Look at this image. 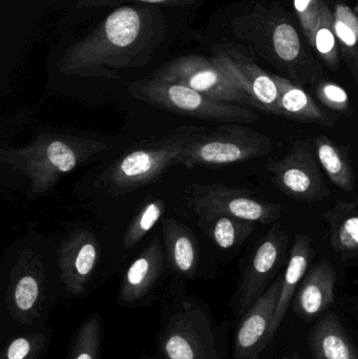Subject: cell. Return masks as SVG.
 Masks as SVG:
<instances>
[{
  "label": "cell",
  "mask_w": 358,
  "mask_h": 359,
  "mask_svg": "<svg viewBox=\"0 0 358 359\" xmlns=\"http://www.w3.org/2000/svg\"><path fill=\"white\" fill-rule=\"evenodd\" d=\"M231 323L219 326L203 299L174 280L162 297L158 354L165 359H228Z\"/></svg>",
  "instance_id": "1"
},
{
  "label": "cell",
  "mask_w": 358,
  "mask_h": 359,
  "mask_svg": "<svg viewBox=\"0 0 358 359\" xmlns=\"http://www.w3.org/2000/svg\"><path fill=\"white\" fill-rule=\"evenodd\" d=\"M109 149L106 143L85 137L43 134L29 144L2 149L0 161L29 180L35 196L50 191L64 175Z\"/></svg>",
  "instance_id": "2"
},
{
  "label": "cell",
  "mask_w": 358,
  "mask_h": 359,
  "mask_svg": "<svg viewBox=\"0 0 358 359\" xmlns=\"http://www.w3.org/2000/svg\"><path fill=\"white\" fill-rule=\"evenodd\" d=\"M199 130L195 126H181L170 134L137 145L115 160L97 184L111 196H120L153 183L181 164L185 147Z\"/></svg>",
  "instance_id": "3"
},
{
  "label": "cell",
  "mask_w": 358,
  "mask_h": 359,
  "mask_svg": "<svg viewBox=\"0 0 358 359\" xmlns=\"http://www.w3.org/2000/svg\"><path fill=\"white\" fill-rule=\"evenodd\" d=\"M130 90L134 98L151 107L202 121L247 124L259 119L256 111L244 105L214 100L188 86L155 78L132 82Z\"/></svg>",
  "instance_id": "4"
},
{
  "label": "cell",
  "mask_w": 358,
  "mask_h": 359,
  "mask_svg": "<svg viewBox=\"0 0 358 359\" xmlns=\"http://www.w3.org/2000/svg\"><path fill=\"white\" fill-rule=\"evenodd\" d=\"M273 147L269 137L242 124L200 128L185 147L181 164L187 168L230 165L263 157Z\"/></svg>",
  "instance_id": "5"
},
{
  "label": "cell",
  "mask_w": 358,
  "mask_h": 359,
  "mask_svg": "<svg viewBox=\"0 0 358 359\" xmlns=\"http://www.w3.org/2000/svg\"><path fill=\"white\" fill-rule=\"evenodd\" d=\"M141 29V16L135 8L115 11L103 25V41L92 42V46H80L62 63L63 71L77 75H102L111 67H125L121 55H126V50L137 41ZM126 56L132 62L128 55Z\"/></svg>",
  "instance_id": "6"
},
{
  "label": "cell",
  "mask_w": 358,
  "mask_h": 359,
  "mask_svg": "<svg viewBox=\"0 0 358 359\" xmlns=\"http://www.w3.org/2000/svg\"><path fill=\"white\" fill-rule=\"evenodd\" d=\"M8 316L25 327L46 324L53 307L42 262L32 249H25L15 263L6 291Z\"/></svg>",
  "instance_id": "7"
},
{
  "label": "cell",
  "mask_w": 358,
  "mask_h": 359,
  "mask_svg": "<svg viewBox=\"0 0 358 359\" xmlns=\"http://www.w3.org/2000/svg\"><path fill=\"white\" fill-rule=\"evenodd\" d=\"M288 236L275 225L259 243L247 262L229 308L240 318L269 288L285 263Z\"/></svg>",
  "instance_id": "8"
},
{
  "label": "cell",
  "mask_w": 358,
  "mask_h": 359,
  "mask_svg": "<svg viewBox=\"0 0 358 359\" xmlns=\"http://www.w3.org/2000/svg\"><path fill=\"white\" fill-rule=\"evenodd\" d=\"M187 204L199 217L225 215L261 224L277 221L285 209L277 203L254 198L248 190L221 184L193 185Z\"/></svg>",
  "instance_id": "9"
},
{
  "label": "cell",
  "mask_w": 358,
  "mask_h": 359,
  "mask_svg": "<svg viewBox=\"0 0 358 359\" xmlns=\"http://www.w3.org/2000/svg\"><path fill=\"white\" fill-rule=\"evenodd\" d=\"M271 181L292 200L317 202L329 196L315 147L306 140L296 141L285 157L267 164Z\"/></svg>",
  "instance_id": "10"
},
{
  "label": "cell",
  "mask_w": 358,
  "mask_h": 359,
  "mask_svg": "<svg viewBox=\"0 0 358 359\" xmlns=\"http://www.w3.org/2000/svg\"><path fill=\"white\" fill-rule=\"evenodd\" d=\"M151 78L188 86L208 98L252 107L250 99L223 73L214 59L191 55L174 59Z\"/></svg>",
  "instance_id": "11"
},
{
  "label": "cell",
  "mask_w": 358,
  "mask_h": 359,
  "mask_svg": "<svg viewBox=\"0 0 358 359\" xmlns=\"http://www.w3.org/2000/svg\"><path fill=\"white\" fill-rule=\"evenodd\" d=\"M98 261V241L90 230H75L61 243L57 250L59 278L69 297L81 299L94 290Z\"/></svg>",
  "instance_id": "12"
},
{
  "label": "cell",
  "mask_w": 358,
  "mask_h": 359,
  "mask_svg": "<svg viewBox=\"0 0 358 359\" xmlns=\"http://www.w3.org/2000/svg\"><path fill=\"white\" fill-rule=\"evenodd\" d=\"M282 282L283 273H280L264 294L241 318H237L231 359H260L270 345L269 335L281 294Z\"/></svg>",
  "instance_id": "13"
},
{
  "label": "cell",
  "mask_w": 358,
  "mask_h": 359,
  "mask_svg": "<svg viewBox=\"0 0 358 359\" xmlns=\"http://www.w3.org/2000/svg\"><path fill=\"white\" fill-rule=\"evenodd\" d=\"M166 267L163 244L159 238H155L122 276L118 291V305L136 309L155 303Z\"/></svg>",
  "instance_id": "14"
},
{
  "label": "cell",
  "mask_w": 358,
  "mask_h": 359,
  "mask_svg": "<svg viewBox=\"0 0 358 359\" xmlns=\"http://www.w3.org/2000/svg\"><path fill=\"white\" fill-rule=\"evenodd\" d=\"M338 273L330 262L321 261L303 278L292 299L294 313L305 323H315L329 311L336 299Z\"/></svg>",
  "instance_id": "15"
},
{
  "label": "cell",
  "mask_w": 358,
  "mask_h": 359,
  "mask_svg": "<svg viewBox=\"0 0 358 359\" xmlns=\"http://www.w3.org/2000/svg\"><path fill=\"white\" fill-rule=\"evenodd\" d=\"M223 73L250 99L252 107L271 115L279 116L277 102L279 90L273 76L243 59L226 55L214 57Z\"/></svg>",
  "instance_id": "16"
},
{
  "label": "cell",
  "mask_w": 358,
  "mask_h": 359,
  "mask_svg": "<svg viewBox=\"0 0 358 359\" xmlns=\"http://www.w3.org/2000/svg\"><path fill=\"white\" fill-rule=\"evenodd\" d=\"M307 341L312 359H358L357 345L332 310L312 323Z\"/></svg>",
  "instance_id": "17"
},
{
  "label": "cell",
  "mask_w": 358,
  "mask_h": 359,
  "mask_svg": "<svg viewBox=\"0 0 358 359\" xmlns=\"http://www.w3.org/2000/svg\"><path fill=\"white\" fill-rule=\"evenodd\" d=\"M162 229L167 267L181 280H193L199 268V245L195 234L174 219H164Z\"/></svg>",
  "instance_id": "18"
},
{
  "label": "cell",
  "mask_w": 358,
  "mask_h": 359,
  "mask_svg": "<svg viewBox=\"0 0 358 359\" xmlns=\"http://www.w3.org/2000/svg\"><path fill=\"white\" fill-rule=\"evenodd\" d=\"M315 253L312 240L304 234H296L291 252H290V259L285 271L283 272L281 294H280L279 302L275 308L270 335H269L271 344L273 343L277 331L285 320L286 314H287L289 307H291L294 294H296L303 278L308 272L309 265L312 262Z\"/></svg>",
  "instance_id": "19"
},
{
  "label": "cell",
  "mask_w": 358,
  "mask_h": 359,
  "mask_svg": "<svg viewBox=\"0 0 358 359\" xmlns=\"http://www.w3.org/2000/svg\"><path fill=\"white\" fill-rule=\"evenodd\" d=\"M279 90L277 107L279 116L296 121L331 126L334 118L328 115L298 84L279 76H273Z\"/></svg>",
  "instance_id": "20"
},
{
  "label": "cell",
  "mask_w": 358,
  "mask_h": 359,
  "mask_svg": "<svg viewBox=\"0 0 358 359\" xmlns=\"http://www.w3.org/2000/svg\"><path fill=\"white\" fill-rule=\"evenodd\" d=\"M332 248L344 257L358 255V209L355 203L338 202L326 211Z\"/></svg>",
  "instance_id": "21"
},
{
  "label": "cell",
  "mask_w": 358,
  "mask_h": 359,
  "mask_svg": "<svg viewBox=\"0 0 358 359\" xmlns=\"http://www.w3.org/2000/svg\"><path fill=\"white\" fill-rule=\"evenodd\" d=\"M317 160L330 181L346 192L354 190V175L348 154L329 137L319 135L313 139Z\"/></svg>",
  "instance_id": "22"
},
{
  "label": "cell",
  "mask_w": 358,
  "mask_h": 359,
  "mask_svg": "<svg viewBox=\"0 0 358 359\" xmlns=\"http://www.w3.org/2000/svg\"><path fill=\"white\" fill-rule=\"evenodd\" d=\"M198 224L219 248L227 250L245 242L254 233L258 223L231 215H216L199 217Z\"/></svg>",
  "instance_id": "23"
},
{
  "label": "cell",
  "mask_w": 358,
  "mask_h": 359,
  "mask_svg": "<svg viewBox=\"0 0 358 359\" xmlns=\"http://www.w3.org/2000/svg\"><path fill=\"white\" fill-rule=\"evenodd\" d=\"M54 331L48 325L29 327V330L11 337L2 348L0 359H42L50 349Z\"/></svg>",
  "instance_id": "24"
},
{
  "label": "cell",
  "mask_w": 358,
  "mask_h": 359,
  "mask_svg": "<svg viewBox=\"0 0 358 359\" xmlns=\"http://www.w3.org/2000/svg\"><path fill=\"white\" fill-rule=\"evenodd\" d=\"M102 341V316L99 313L92 314L78 327L65 359H99Z\"/></svg>",
  "instance_id": "25"
},
{
  "label": "cell",
  "mask_w": 358,
  "mask_h": 359,
  "mask_svg": "<svg viewBox=\"0 0 358 359\" xmlns=\"http://www.w3.org/2000/svg\"><path fill=\"white\" fill-rule=\"evenodd\" d=\"M165 210V202L162 198H153L147 202L137 213L124 232L122 243L125 249L136 246L160 221Z\"/></svg>",
  "instance_id": "26"
},
{
  "label": "cell",
  "mask_w": 358,
  "mask_h": 359,
  "mask_svg": "<svg viewBox=\"0 0 358 359\" xmlns=\"http://www.w3.org/2000/svg\"><path fill=\"white\" fill-rule=\"evenodd\" d=\"M273 48L282 60L291 62L301 53V40L298 32L289 23H281L273 32Z\"/></svg>",
  "instance_id": "27"
},
{
  "label": "cell",
  "mask_w": 358,
  "mask_h": 359,
  "mask_svg": "<svg viewBox=\"0 0 358 359\" xmlns=\"http://www.w3.org/2000/svg\"><path fill=\"white\" fill-rule=\"evenodd\" d=\"M334 33L348 48L358 42V18L349 6L340 4L334 13Z\"/></svg>",
  "instance_id": "28"
},
{
  "label": "cell",
  "mask_w": 358,
  "mask_h": 359,
  "mask_svg": "<svg viewBox=\"0 0 358 359\" xmlns=\"http://www.w3.org/2000/svg\"><path fill=\"white\" fill-rule=\"evenodd\" d=\"M317 97L321 102L332 111L350 115L351 105L349 95L342 86L331 82H325L319 86Z\"/></svg>",
  "instance_id": "29"
},
{
  "label": "cell",
  "mask_w": 358,
  "mask_h": 359,
  "mask_svg": "<svg viewBox=\"0 0 358 359\" xmlns=\"http://www.w3.org/2000/svg\"><path fill=\"white\" fill-rule=\"evenodd\" d=\"M330 14L327 8H322L315 41L319 54L326 57L330 62H334V60H336V53H334V50H336V33H333L331 29L332 25H330L331 20L328 18Z\"/></svg>",
  "instance_id": "30"
},
{
  "label": "cell",
  "mask_w": 358,
  "mask_h": 359,
  "mask_svg": "<svg viewBox=\"0 0 358 359\" xmlns=\"http://www.w3.org/2000/svg\"><path fill=\"white\" fill-rule=\"evenodd\" d=\"M294 8L300 16L303 27L308 34L309 37L313 39L315 37L317 27L319 23V12L317 8V0H294Z\"/></svg>",
  "instance_id": "31"
},
{
  "label": "cell",
  "mask_w": 358,
  "mask_h": 359,
  "mask_svg": "<svg viewBox=\"0 0 358 359\" xmlns=\"http://www.w3.org/2000/svg\"><path fill=\"white\" fill-rule=\"evenodd\" d=\"M346 306V311L348 312L350 318H352V320L357 323L358 326V299H350L346 302L345 304Z\"/></svg>",
  "instance_id": "32"
},
{
  "label": "cell",
  "mask_w": 358,
  "mask_h": 359,
  "mask_svg": "<svg viewBox=\"0 0 358 359\" xmlns=\"http://www.w3.org/2000/svg\"><path fill=\"white\" fill-rule=\"evenodd\" d=\"M282 359H302V358H301V355L298 353V352L291 351V353L284 356V358Z\"/></svg>",
  "instance_id": "33"
},
{
  "label": "cell",
  "mask_w": 358,
  "mask_h": 359,
  "mask_svg": "<svg viewBox=\"0 0 358 359\" xmlns=\"http://www.w3.org/2000/svg\"><path fill=\"white\" fill-rule=\"evenodd\" d=\"M138 359H165L162 358L161 355L157 354V355H149V354H142Z\"/></svg>",
  "instance_id": "34"
},
{
  "label": "cell",
  "mask_w": 358,
  "mask_h": 359,
  "mask_svg": "<svg viewBox=\"0 0 358 359\" xmlns=\"http://www.w3.org/2000/svg\"><path fill=\"white\" fill-rule=\"evenodd\" d=\"M139 1L149 2V4H160V2H164L166 0H139Z\"/></svg>",
  "instance_id": "35"
}]
</instances>
